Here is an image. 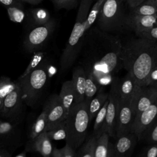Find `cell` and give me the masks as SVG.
<instances>
[{
    "label": "cell",
    "mask_w": 157,
    "mask_h": 157,
    "mask_svg": "<svg viewBox=\"0 0 157 157\" xmlns=\"http://www.w3.org/2000/svg\"><path fill=\"white\" fill-rule=\"evenodd\" d=\"M121 47L119 36L91 26L84 34L77 65L83 68L86 75L93 77L101 89L110 85L115 74L123 68Z\"/></svg>",
    "instance_id": "6da1fadb"
},
{
    "label": "cell",
    "mask_w": 157,
    "mask_h": 157,
    "mask_svg": "<svg viewBox=\"0 0 157 157\" xmlns=\"http://www.w3.org/2000/svg\"><path fill=\"white\" fill-rule=\"evenodd\" d=\"M156 56V40L138 37L122 42L120 58L123 68L140 86H147Z\"/></svg>",
    "instance_id": "7a4b0ae2"
},
{
    "label": "cell",
    "mask_w": 157,
    "mask_h": 157,
    "mask_svg": "<svg viewBox=\"0 0 157 157\" xmlns=\"http://www.w3.org/2000/svg\"><path fill=\"white\" fill-rule=\"evenodd\" d=\"M93 1L94 0H80L74 25L60 57L59 65L62 72L69 70L77 59L86 32V20Z\"/></svg>",
    "instance_id": "3957f363"
},
{
    "label": "cell",
    "mask_w": 157,
    "mask_h": 157,
    "mask_svg": "<svg viewBox=\"0 0 157 157\" xmlns=\"http://www.w3.org/2000/svg\"><path fill=\"white\" fill-rule=\"evenodd\" d=\"M49 78V68L47 60L42 62L27 75L16 80L21 89L26 105L34 108L45 90Z\"/></svg>",
    "instance_id": "277c9868"
},
{
    "label": "cell",
    "mask_w": 157,
    "mask_h": 157,
    "mask_svg": "<svg viewBox=\"0 0 157 157\" xmlns=\"http://www.w3.org/2000/svg\"><path fill=\"white\" fill-rule=\"evenodd\" d=\"M88 105L85 101L74 104L65 120L67 134L66 142L76 151L84 142L91 121Z\"/></svg>",
    "instance_id": "5b68a950"
},
{
    "label": "cell",
    "mask_w": 157,
    "mask_h": 157,
    "mask_svg": "<svg viewBox=\"0 0 157 157\" xmlns=\"http://www.w3.org/2000/svg\"><path fill=\"white\" fill-rule=\"evenodd\" d=\"M124 0H105L97 18L98 27L102 31L113 33L126 28Z\"/></svg>",
    "instance_id": "8992f818"
},
{
    "label": "cell",
    "mask_w": 157,
    "mask_h": 157,
    "mask_svg": "<svg viewBox=\"0 0 157 157\" xmlns=\"http://www.w3.org/2000/svg\"><path fill=\"white\" fill-rule=\"evenodd\" d=\"M120 79L118 77H115L110 83L106 117L102 127L96 134L98 137L106 132L110 137H116L117 120L120 100Z\"/></svg>",
    "instance_id": "52a82bcc"
},
{
    "label": "cell",
    "mask_w": 157,
    "mask_h": 157,
    "mask_svg": "<svg viewBox=\"0 0 157 157\" xmlns=\"http://www.w3.org/2000/svg\"><path fill=\"white\" fill-rule=\"evenodd\" d=\"M56 26V21L54 18H50L45 24L36 26L24 38L23 46L25 50L33 53L39 51L50 38Z\"/></svg>",
    "instance_id": "ba28073f"
},
{
    "label": "cell",
    "mask_w": 157,
    "mask_h": 157,
    "mask_svg": "<svg viewBox=\"0 0 157 157\" xmlns=\"http://www.w3.org/2000/svg\"><path fill=\"white\" fill-rule=\"evenodd\" d=\"M25 104L21 89L18 85L14 91L4 99L0 117L11 123L20 124L23 120Z\"/></svg>",
    "instance_id": "9c48e42d"
},
{
    "label": "cell",
    "mask_w": 157,
    "mask_h": 157,
    "mask_svg": "<svg viewBox=\"0 0 157 157\" xmlns=\"http://www.w3.org/2000/svg\"><path fill=\"white\" fill-rule=\"evenodd\" d=\"M135 97L127 98L120 96L116 125L117 138L131 132L132 126L136 117Z\"/></svg>",
    "instance_id": "30bf717a"
},
{
    "label": "cell",
    "mask_w": 157,
    "mask_h": 157,
    "mask_svg": "<svg viewBox=\"0 0 157 157\" xmlns=\"http://www.w3.org/2000/svg\"><path fill=\"white\" fill-rule=\"evenodd\" d=\"M19 124L7 120H1L0 125V147L7 149L11 153L21 145V130Z\"/></svg>",
    "instance_id": "8fae6325"
},
{
    "label": "cell",
    "mask_w": 157,
    "mask_h": 157,
    "mask_svg": "<svg viewBox=\"0 0 157 157\" xmlns=\"http://www.w3.org/2000/svg\"><path fill=\"white\" fill-rule=\"evenodd\" d=\"M43 110L47 118L46 131L50 130L66 120V113L59 94L51 95L47 100Z\"/></svg>",
    "instance_id": "7c38bea8"
},
{
    "label": "cell",
    "mask_w": 157,
    "mask_h": 157,
    "mask_svg": "<svg viewBox=\"0 0 157 157\" xmlns=\"http://www.w3.org/2000/svg\"><path fill=\"white\" fill-rule=\"evenodd\" d=\"M157 120V99L142 112L135 117L131 132H134L140 140L144 132Z\"/></svg>",
    "instance_id": "4fadbf2b"
},
{
    "label": "cell",
    "mask_w": 157,
    "mask_h": 157,
    "mask_svg": "<svg viewBox=\"0 0 157 157\" xmlns=\"http://www.w3.org/2000/svg\"><path fill=\"white\" fill-rule=\"evenodd\" d=\"M157 23L156 15H142L131 13L126 17V28L133 30L136 35L145 32Z\"/></svg>",
    "instance_id": "5bb4252c"
},
{
    "label": "cell",
    "mask_w": 157,
    "mask_h": 157,
    "mask_svg": "<svg viewBox=\"0 0 157 157\" xmlns=\"http://www.w3.org/2000/svg\"><path fill=\"white\" fill-rule=\"evenodd\" d=\"M157 99V85L142 86L134 99L136 117Z\"/></svg>",
    "instance_id": "9a60e30c"
},
{
    "label": "cell",
    "mask_w": 157,
    "mask_h": 157,
    "mask_svg": "<svg viewBox=\"0 0 157 157\" xmlns=\"http://www.w3.org/2000/svg\"><path fill=\"white\" fill-rule=\"evenodd\" d=\"M53 148L51 140L48 137L47 131H44L35 138L29 139L25 149L27 152L38 153L43 156L49 157L51 156Z\"/></svg>",
    "instance_id": "2e32d148"
},
{
    "label": "cell",
    "mask_w": 157,
    "mask_h": 157,
    "mask_svg": "<svg viewBox=\"0 0 157 157\" xmlns=\"http://www.w3.org/2000/svg\"><path fill=\"white\" fill-rule=\"evenodd\" d=\"M138 137L133 132H130L117 138L114 144L115 157L131 156L137 143Z\"/></svg>",
    "instance_id": "e0dca14e"
},
{
    "label": "cell",
    "mask_w": 157,
    "mask_h": 157,
    "mask_svg": "<svg viewBox=\"0 0 157 157\" xmlns=\"http://www.w3.org/2000/svg\"><path fill=\"white\" fill-rule=\"evenodd\" d=\"M86 78V73L83 68L79 65H77L73 69L71 79L73 82L75 94L74 104H77L84 101Z\"/></svg>",
    "instance_id": "ac0fdd59"
},
{
    "label": "cell",
    "mask_w": 157,
    "mask_h": 157,
    "mask_svg": "<svg viewBox=\"0 0 157 157\" xmlns=\"http://www.w3.org/2000/svg\"><path fill=\"white\" fill-rule=\"evenodd\" d=\"M142 86L139 85L135 81L134 77L128 72L121 79H120V96L131 98L135 97L142 89Z\"/></svg>",
    "instance_id": "d6986e66"
},
{
    "label": "cell",
    "mask_w": 157,
    "mask_h": 157,
    "mask_svg": "<svg viewBox=\"0 0 157 157\" xmlns=\"http://www.w3.org/2000/svg\"><path fill=\"white\" fill-rule=\"evenodd\" d=\"M67 116L71 109L74 104L75 98V90L72 80L64 82L58 94Z\"/></svg>",
    "instance_id": "ffe728a7"
},
{
    "label": "cell",
    "mask_w": 157,
    "mask_h": 157,
    "mask_svg": "<svg viewBox=\"0 0 157 157\" xmlns=\"http://www.w3.org/2000/svg\"><path fill=\"white\" fill-rule=\"evenodd\" d=\"M108 98L109 93H105L102 90V89H100L91 100L88 105L89 114L91 120L95 118L96 114L103 106Z\"/></svg>",
    "instance_id": "44dd1931"
},
{
    "label": "cell",
    "mask_w": 157,
    "mask_h": 157,
    "mask_svg": "<svg viewBox=\"0 0 157 157\" xmlns=\"http://www.w3.org/2000/svg\"><path fill=\"white\" fill-rule=\"evenodd\" d=\"M98 136L93 134L77 150V157H94Z\"/></svg>",
    "instance_id": "7402d4cb"
},
{
    "label": "cell",
    "mask_w": 157,
    "mask_h": 157,
    "mask_svg": "<svg viewBox=\"0 0 157 157\" xmlns=\"http://www.w3.org/2000/svg\"><path fill=\"white\" fill-rule=\"evenodd\" d=\"M47 128V118L45 111L42 109L40 113L38 115L37 118L32 124L29 128L28 138L32 139L38 136L42 133L44 131H46Z\"/></svg>",
    "instance_id": "603a6c76"
},
{
    "label": "cell",
    "mask_w": 157,
    "mask_h": 157,
    "mask_svg": "<svg viewBox=\"0 0 157 157\" xmlns=\"http://www.w3.org/2000/svg\"><path fill=\"white\" fill-rule=\"evenodd\" d=\"M131 13L142 15H155L157 13V4L155 0H145L132 9Z\"/></svg>",
    "instance_id": "cb8c5ba5"
},
{
    "label": "cell",
    "mask_w": 157,
    "mask_h": 157,
    "mask_svg": "<svg viewBox=\"0 0 157 157\" xmlns=\"http://www.w3.org/2000/svg\"><path fill=\"white\" fill-rule=\"evenodd\" d=\"M110 137L106 132L98 137L94 157H107Z\"/></svg>",
    "instance_id": "d4e9b609"
},
{
    "label": "cell",
    "mask_w": 157,
    "mask_h": 157,
    "mask_svg": "<svg viewBox=\"0 0 157 157\" xmlns=\"http://www.w3.org/2000/svg\"><path fill=\"white\" fill-rule=\"evenodd\" d=\"M30 13L31 20L35 26L45 24L51 18L49 12L47 9L42 7L31 9Z\"/></svg>",
    "instance_id": "484cf974"
},
{
    "label": "cell",
    "mask_w": 157,
    "mask_h": 157,
    "mask_svg": "<svg viewBox=\"0 0 157 157\" xmlns=\"http://www.w3.org/2000/svg\"><path fill=\"white\" fill-rule=\"evenodd\" d=\"M18 83L12 81L9 77L2 76L0 77V98L4 99L11 92L14 91L18 87Z\"/></svg>",
    "instance_id": "4316f807"
},
{
    "label": "cell",
    "mask_w": 157,
    "mask_h": 157,
    "mask_svg": "<svg viewBox=\"0 0 157 157\" xmlns=\"http://www.w3.org/2000/svg\"><path fill=\"white\" fill-rule=\"evenodd\" d=\"M86 89L84 101L89 104L91 100L100 90V88L93 77L88 75H86Z\"/></svg>",
    "instance_id": "83f0119b"
},
{
    "label": "cell",
    "mask_w": 157,
    "mask_h": 157,
    "mask_svg": "<svg viewBox=\"0 0 157 157\" xmlns=\"http://www.w3.org/2000/svg\"><path fill=\"white\" fill-rule=\"evenodd\" d=\"M47 134L52 140H59L66 139L67 134L66 130V120L61 121L50 130L46 131Z\"/></svg>",
    "instance_id": "f1b7e54d"
},
{
    "label": "cell",
    "mask_w": 157,
    "mask_h": 157,
    "mask_svg": "<svg viewBox=\"0 0 157 157\" xmlns=\"http://www.w3.org/2000/svg\"><path fill=\"white\" fill-rule=\"evenodd\" d=\"M105 0H97L91 7L85 23V31L88 30L97 20L102 6Z\"/></svg>",
    "instance_id": "f546056e"
},
{
    "label": "cell",
    "mask_w": 157,
    "mask_h": 157,
    "mask_svg": "<svg viewBox=\"0 0 157 157\" xmlns=\"http://www.w3.org/2000/svg\"><path fill=\"white\" fill-rule=\"evenodd\" d=\"M47 55V53L44 52H40V51H37L33 53V55L32 56L31 59L27 66L26 70L23 72V74L18 77V78H23L27 75L30 72H31L34 69H35L36 67H37L45 59V56Z\"/></svg>",
    "instance_id": "4dcf8cb0"
},
{
    "label": "cell",
    "mask_w": 157,
    "mask_h": 157,
    "mask_svg": "<svg viewBox=\"0 0 157 157\" xmlns=\"http://www.w3.org/2000/svg\"><path fill=\"white\" fill-rule=\"evenodd\" d=\"M6 10L9 20L16 23H22L25 18V12L23 8L18 6L6 7Z\"/></svg>",
    "instance_id": "1f68e13d"
},
{
    "label": "cell",
    "mask_w": 157,
    "mask_h": 157,
    "mask_svg": "<svg viewBox=\"0 0 157 157\" xmlns=\"http://www.w3.org/2000/svg\"><path fill=\"white\" fill-rule=\"evenodd\" d=\"M144 140L149 144H157V120H156L144 132L141 140Z\"/></svg>",
    "instance_id": "d6a6232c"
},
{
    "label": "cell",
    "mask_w": 157,
    "mask_h": 157,
    "mask_svg": "<svg viewBox=\"0 0 157 157\" xmlns=\"http://www.w3.org/2000/svg\"><path fill=\"white\" fill-rule=\"evenodd\" d=\"M109 102V98L105 101L103 106L101 107V109L99 110V111L98 112L95 117V120L93 125V134H96L101 129L102 127L105 117H106V112H107V107Z\"/></svg>",
    "instance_id": "836d02e7"
},
{
    "label": "cell",
    "mask_w": 157,
    "mask_h": 157,
    "mask_svg": "<svg viewBox=\"0 0 157 157\" xmlns=\"http://www.w3.org/2000/svg\"><path fill=\"white\" fill-rule=\"evenodd\" d=\"M52 157H77V151L72 148L67 143L61 148H53Z\"/></svg>",
    "instance_id": "e575fe53"
},
{
    "label": "cell",
    "mask_w": 157,
    "mask_h": 157,
    "mask_svg": "<svg viewBox=\"0 0 157 157\" xmlns=\"http://www.w3.org/2000/svg\"><path fill=\"white\" fill-rule=\"evenodd\" d=\"M55 9H66L67 10L74 9L78 6V0H51Z\"/></svg>",
    "instance_id": "d590c367"
},
{
    "label": "cell",
    "mask_w": 157,
    "mask_h": 157,
    "mask_svg": "<svg viewBox=\"0 0 157 157\" xmlns=\"http://www.w3.org/2000/svg\"><path fill=\"white\" fill-rule=\"evenodd\" d=\"M136 36L138 37H144L157 41V23L154 26H153L148 31L141 33Z\"/></svg>",
    "instance_id": "8d00e7d4"
},
{
    "label": "cell",
    "mask_w": 157,
    "mask_h": 157,
    "mask_svg": "<svg viewBox=\"0 0 157 157\" xmlns=\"http://www.w3.org/2000/svg\"><path fill=\"white\" fill-rule=\"evenodd\" d=\"M139 156L144 157H157V144H150V146L144 148Z\"/></svg>",
    "instance_id": "74e56055"
},
{
    "label": "cell",
    "mask_w": 157,
    "mask_h": 157,
    "mask_svg": "<svg viewBox=\"0 0 157 157\" xmlns=\"http://www.w3.org/2000/svg\"><path fill=\"white\" fill-rule=\"evenodd\" d=\"M0 4L6 7L18 6L23 8V2L20 0H0Z\"/></svg>",
    "instance_id": "f35d334b"
},
{
    "label": "cell",
    "mask_w": 157,
    "mask_h": 157,
    "mask_svg": "<svg viewBox=\"0 0 157 157\" xmlns=\"http://www.w3.org/2000/svg\"><path fill=\"white\" fill-rule=\"evenodd\" d=\"M147 85H157V66L153 67L148 80Z\"/></svg>",
    "instance_id": "ab89813d"
},
{
    "label": "cell",
    "mask_w": 157,
    "mask_h": 157,
    "mask_svg": "<svg viewBox=\"0 0 157 157\" xmlns=\"http://www.w3.org/2000/svg\"><path fill=\"white\" fill-rule=\"evenodd\" d=\"M144 1L145 0H124V1L126 2L129 7L131 9L135 8Z\"/></svg>",
    "instance_id": "60d3db41"
},
{
    "label": "cell",
    "mask_w": 157,
    "mask_h": 157,
    "mask_svg": "<svg viewBox=\"0 0 157 157\" xmlns=\"http://www.w3.org/2000/svg\"><path fill=\"white\" fill-rule=\"evenodd\" d=\"M12 153L10 151H9L7 149L0 147V157H11Z\"/></svg>",
    "instance_id": "b9f144b4"
},
{
    "label": "cell",
    "mask_w": 157,
    "mask_h": 157,
    "mask_svg": "<svg viewBox=\"0 0 157 157\" xmlns=\"http://www.w3.org/2000/svg\"><path fill=\"white\" fill-rule=\"evenodd\" d=\"M22 2H26L31 5H37L42 2L43 0H20Z\"/></svg>",
    "instance_id": "7bdbcfd3"
},
{
    "label": "cell",
    "mask_w": 157,
    "mask_h": 157,
    "mask_svg": "<svg viewBox=\"0 0 157 157\" xmlns=\"http://www.w3.org/2000/svg\"><path fill=\"white\" fill-rule=\"evenodd\" d=\"M26 153H27V151L25 149L23 151H21L20 153L15 155V157H26L27 155Z\"/></svg>",
    "instance_id": "ee69618b"
},
{
    "label": "cell",
    "mask_w": 157,
    "mask_h": 157,
    "mask_svg": "<svg viewBox=\"0 0 157 157\" xmlns=\"http://www.w3.org/2000/svg\"><path fill=\"white\" fill-rule=\"evenodd\" d=\"M2 105H3V100L0 98V112H1V109L2 108Z\"/></svg>",
    "instance_id": "f6af8a7d"
},
{
    "label": "cell",
    "mask_w": 157,
    "mask_h": 157,
    "mask_svg": "<svg viewBox=\"0 0 157 157\" xmlns=\"http://www.w3.org/2000/svg\"><path fill=\"white\" fill-rule=\"evenodd\" d=\"M155 66H157V56H156V61H155Z\"/></svg>",
    "instance_id": "bcb514c9"
},
{
    "label": "cell",
    "mask_w": 157,
    "mask_h": 157,
    "mask_svg": "<svg viewBox=\"0 0 157 157\" xmlns=\"http://www.w3.org/2000/svg\"><path fill=\"white\" fill-rule=\"evenodd\" d=\"M1 120L0 119V125H1Z\"/></svg>",
    "instance_id": "7dc6e473"
},
{
    "label": "cell",
    "mask_w": 157,
    "mask_h": 157,
    "mask_svg": "<svg viewBox=\"0 0 157 157\" xmlns=\"http://www.w3.org/2000/svg\"><path fill=\"white\" fill-rule=\"evenodd\" d=\"M155 1H156V4H157V0H155Z\"/></svg>",
    "instance_id": "c3c4849f"
},
{
    "label": "cell",
    "mask_w": 157,
    "mask_h": 157,
    "mask_svg": "<svg viewBox=\"0 0 157 157\" xmlns=\"http://www.w3.org/2000/svg\"><path fill=\"white\" fill-rule=\"evenodd\" d=\"M156 18H157V13H156Z\"/></svg>",
    "instance_id": "681fc988"
}]
</instances>
